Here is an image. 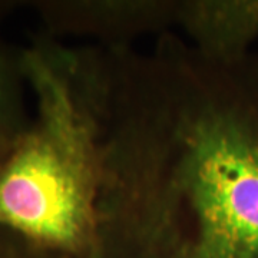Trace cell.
<instances>
[{
	"instance_id": "4",
	"label": "cell",
	"mask_w": 258,
	"mask_h": 258,
	"mask_svg": "<svg viewBox=\"0 0 258 258\" xmlns=\"http://www.w3.org/2000/svg\"><path fill=\"white\" fill-rule=\"evenodd\" d=\"M88 258H103L101 249H99V247H98V244H96V245H95V247H93V248L89 251Z\"/></svg>"
},
{
	"instance_id": "2",
	"label": "cell",
	"mask_w": 258,
	"mask_h": 258,
	"mask_svg": "<svg viewBox=\"0 0 258 258\" xmlns=\"http://www.w3.org/2000/svg\"><path fill=\"white\" fill-rule=\"evenodd\" d=\"M20 66L36 120L0 165V224L47 247L91 251L115 83L93 59L71 50L35 47Z\"/></svg>"
},
{
	"instance_id": "1",
	"label": "cell",
	"mask_w": 258,
	"mask_h": 258,
	"mask_svg": "<svg viewBox=\"0 0 258 258\" xmlns=\"http://www.w3.org/2000/svg\"><path fill=\"white\" fill-rule=\"evenodd\" d=\"M159 71L115 111L98 238L118 232L168 258H258V66Z\"/></svg>"
},
{
	"instance_id": "5",
	"label": "cell",
	"mask_w": 258,
	"mask_h": 258,
	"mask_svg": "<svg viewBox=\"0 0 258 258\" xmlns=\"http://www.w3.org/2000/svg\"><path fill=\"white\" fill-rule=\"evenodd\" d=\"M3 103H5V98H3V89H2V81H0V115L3 111Z\"/></svg>"
},
{
	"instance_id": "3",
	"label": "cell",
	"mask_w": 258,
	"mask_h": 258,
	"mask_svg": "<svg viewBox=\"0 0 258 258\" xmlns=\"http://www.w3.org/2000/svg\"><path fill=\"white\" fill-rule=\"evenodd\" d=\"M174 22L203 60L235 66L258 40V0H189L175 5Z\"/></svg>"
}]
</instances>
